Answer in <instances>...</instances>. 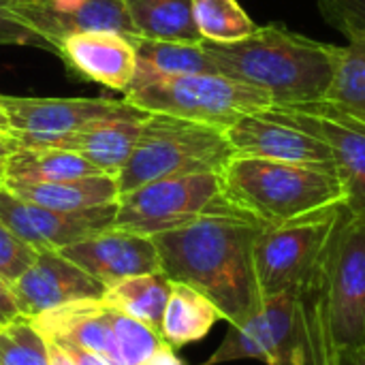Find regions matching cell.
Here are the masks:
<instances>
[{
    "label": "cell",
    "instance_id": "cell-1",
    "mask_svg": "<svg viewBox=\"0 0 365 365\" xmlns=\"http://www.w3.org/2000/svg\"><path fill=\"white\" fill-rule=\"evenodd\" d=\"M265 225L250 216H205L152 235L160 272L205 295L229 325L263 302L255 272V242Z\"/></svg>",
    "mask_w": 365,
    "mask_h": 365
},
{
    "label": "cell",
    "instance_id": "cell-2",
    "mask_svg": "<svg viewBox=\"0 0 365 365\" xmlns=\"http://www.w3.org/2000/svg\"><path fill=\"white\" fill-rule=\"evenodd\" d=\"M218 73L267 92L274 105L321 101L331 83L338 45L269 24L235 43L201 41Z\"/></svg>",
    "mask_w": 365,
    "mask_h": 365
},
{
    "label": "cell",
    "instance_id": "cell-3",
    "mask_svg": "<svg viewBox=\"0 0 365 365\" xmlns=\"http://www.w3.org/2000/svg\"><path fill=\"white\" fill-rule=\"evenodd\" d=\"M220 178L229 203L263 225L344 203V186L334 167L233 154Z\"/></svg>",
    "mask_w": 365,
    "mask_h": 365
},
{
    "label": "cell",
    "instance_id": "cell-4",
    "mask_svg": "<svg viewBox=\"0 0 365 365\" xmlns=\"http://www.w3.org/2000/svg\"><path fill=\"white\" fill-rule=\"evenodd\" d=\"M233 158L225 130L165 113H148L137 143L115 175L120 195L143 184L190 175L220 173Z\"/></svg>",
    "mask_w": 365,
    "mask_h": 365
},
{
    "label": "cell",
    "instance_id": "cell-5",
    "mask_svg": "<svg viewBox=\"0 0 365 365\" xmlns=\"http://www.w3.org/2000/svg\"><path fill=\"white\" fill-rule=\"evenodd\" d=\"M124 101L145 113H165L227 130L248 113L274 105L272 96L255 86L220 73L135 77Z\"/></svg>",
    "mask_w": 365,
    "mask_h": 365
},
{
    "label": "cell",
    "instance_id": "cell-6",
    "mask_svg": "<svg viewBox=\"0 0 365 365\" xmlns=\"http://www.w3.org/2000/svg\"><path fill=\"white\" fill-rule=\"evenodd\" d=\"M344 203L278 225H265L255 242V272L261 297L302 293L319 278Z\"/></svg>",
    "mask_w": 365,
    "mask_h": 365
},
{
    "label": "cell",
    "instance_id": "cell-7",
    "mask_svg": "<svg viewBox=\"0 0 365 365\" xmlns=\"http://www.w3.org/2000/svg\"><path fill=\"white\" fill-rule=\"evenodd\" d=\"M205 216H246L225 197L220 173L165 178L120 195L113 229L152 237Z\"/></svg>",
    "mask_w": 365,
    "mask_h": 365
},
{
    "label": "cell",
    "instance_id": "cell-8",
    "mask_svg": "<svg viewBox=\"0 0 365 365\" xmlns=\"http://www.w3.org/2000/svg\"><path fill=\"white\" fill-rule=\"evenodd\" d=\"M308 334L302 293L284 291L263 297L244 321L229 325L218 351L203 365L259 359L267 365H306Z\"/></svg>",
    "mask_w": 365,
    "mask_h": 365
},
{
    "label": "cell",
    "instance_id": "cell-9",
    "mask_svg": "<svg viewBox=\"0 0 365 365\" xmlns=\"http://www.w3.org/2000/svg\"><path fill=\"white\" fill-rule=\"evenodd\" d=\"M323 287L327 319L340 351L365 344V218L346 207L334 231L325 263Z\"/></svg>",
    "mask_w": 365,
    "mask_h": 365
},
{
    "label": "cell",
    "instance_id": "cell-10",
    "mask_svg": "<svg viewBox=\"0 0 365 365\" xmlns=\"http://www.w3.org/2000/svg\"><path fill=\"white\" fill-rule=\"evenodd\" d=\"M269 118L321 139L344 186V207L365 218V120L321 98L304 105H272Z\"/></svg>",
    "mask_w": 365,
    "mask_h": 365
},
{
    "label": "cell",
    "instance_id": "cell-11",
    "mask_svg": "<svg viewBox=\"0 0 365 365\" xmlns=\"http://www.w3.org/2000/svg\"><path fill=\"white\" fill-rule=\"evenodd\" d=\"M19 145L60 137L103 120H143L148 113L111 98H32L0 96Z\"/></svg>",
    "mask_w": 365,
    "mask_h": 365
},
{
    "label": "cell",
    "instance_id": "cell-12",
    "mask_svg": "<svg viewBox=\"0 0 365 365\" xmlns=\"http://www.w3.org/2000/svg\"><path fill=\"white\" fill-rule=\"evenodd\" d=\"M115 212L118 201L81 212H60L24 201L0 186V220L36 252H58L71 244L111 229Z\"/></svg>",
    "mask_w": 365,
    "mask_h": 365
},
{
    "label": "cell",
    "instance_id": "cell-13",
    "mask_svg": "<svg viewBox=\"0 0 365 365\" xmlns=\"http://www.w3.org/2000/svg\"><path fill=\"white\" fill-rule=\"evenodd\" d=\"M11 291L21 317L34 319L73 302L101 299L107 287L60 252L41 250L34 263L11 284Z\"/></svg>",
    "mask_w": 365,
    "mask_h": 365
},
{
    "label": "cell",
    "instance_id": "cell-14",
    "mask_svg": "<svg viewBox=\"0 0 365 365\" xmlns=\"http://www.w3.org/2000/svg\"><path fill=\"white\" fill-rule=\"evenodd\" d=\"M58 252L107 289L133 276L160 272V257L152 237L113 227Z\"/></svg>",
    "mask_w": 365,
    "mask_h": 365
},
{
    "label": "cell",
    "instance_id": "cell-15",
    "mask_svg": "<svg viewBox=\"0 0 365 365\" xmlns=\"http://www.w3.org/2000/svg\"><path fill=\"white\" fill-rule=\"evenodd\" d=\"M225 135L237 156L334 167L331 152L321 139L302 128L278 122L263 111L240 118L225 130Z\"/></svg>",
    "mask_w": 365,
    "mask_h": 365
},
{
    "label": "cell",
    "instance_id": "cell-16",
    "mask_svg": "<svg viewBox=\"0 0 365 365\" xmlns=\"http://www.w3.org/2000/svg\"><path fill=\"white\" fill-rule=\"evenodd\" d=\"M58 56L79 77L122 94L133 86L137 75L133 36L111 30L68 34L58 47Z\"/></svg>",
    "mask_w": 365,
    "mask_h": 365
},
{
    "label": "cell",
    "instance_id": "cell-17",
    "mask_svg": "<svg viewBox=\"0 0 365 365\" xmlns=\"http://www.w3.org/2000/svg\"><path fill=\"white\" fill-rule=\"evenodd\" d=\"M47 340L71 342L79 349L101 355L111 365H124L113 329L107 319V306L101 299H81L30 319Z\"/></svg>",
    "mask_w": 365,
    "mask_h": 365
},
{
    "label": "cell",
    "instance_id": "cell-18",
    "mask_svg": "<svg viewBox=\"0 0 365 365\" xmlns=\"http://www.w3.org/2000/svg\"><path fill=\"white\" fill-rule=\"evenodd\" d=\"M143 120H103L83 126L79 130L30 145H49V148L68 150L92 163L103 173L118 175L137 143Z\"/></svg>",
    "mask_w": 365,
    "mask_h": 365
},
{
    "label": "cell",
    "instance_id": "cell-19",
    "mask_svg": "<svg viewBox=\"0 0 365 365\" xmlns=\"http://www.w3.org/2000/svg\"><path fill=\"white\" fill-rule=\"evenodd\" d=\"M17 17L24 24H28L34 32H38L51 47V53L56 56L62 38L75 32L111 30L126 36H135V28L128 19L124 0H83L79 6L71 11H26Z\"/></svg>",
    "mask_w": 365,
    "mask_h": 365
},
{
    "label": "cell",
    "instance_id": "cell-20",
    "mask_svg": "<svg viewBox=\"0 0 365 365\" xmlns=\"http://www.w3.org/2000/svg\"><path fill=\"white\" fill-rule=\"evenodd\" d=\"M2 186L24 201L60 210V212H81V210L115 203L120 197L118 180L115 175L109 173L62 180V182H45V184L2 182Z\"/></svg>",
    "mask_w": 365,
    "mask_h": 365
},
{
    "label": "cell",
    "instance_id": "cell-21",
    "mask_svg": "<svg viewBox=\"0 0 365 365\" xmlns=\"http://www.w3.org/2000/svg\"><path fill=\"white\" fill-rule=\"evenodd\" d=\"M98 173L103 171L79 154L49 145H19L4 158V182L45 184Z\"/></svg>",
    "mask_w": 365,
    "mask_h": 365
},
{
    "label": "cell",
    "instance_id": "cell-22",
    "mask_svg": "<svg viewBox=\"0 0 365 365\" xmlns=\"http://www.w3.org/2000/svg\"><path fill=\"white\" fill-rule=\"evenodd\" d=\"M220 319V310L205 295L188 284L173 282L160 323V338L175 351L190 342L203 340Z\"/></svg>",
    "mask_w": 365,
    "mask_h": 365
},
{
    "label": "cell",
    "instance_id": "cell-23",
    "mask_svg": "<svg viewBox=\"0 0 365 365\" xmlns=\"http://www.w3.org/2000/svg\"><path fill=\"white\" fill-rule=\"evenodd\" d=\"M137 51L135 77H175L218 73L216 62L203 49V43H178L133 36Z\"/></svg>",
    "mask_w": 365,
    "mask_h": 365
},
{
    "label": "cell",
    "instance_id": "cell-24",
    "mask_svg": "<svg viewBox=\"0 0 365 365\" xmlns=\"http://www.w3.org/2000/svg\"><path fill=\"white\" fill-rule=\"evenodd\" d=\"M135 36L201 43L192 15V0H124Z\"/></svg>",
    "mask_w": 365,
    "mask_h": 365
},
{
    "label": "cell",
    "instance_id": "cell-25",
    "mask_svg": "<svg viewBox=\"0 0 365 365\" xmlns=\"http://www.w3.org/2000/svg\"><path fill=\"white\" fill-rule=\"evenodd\" d=\"M171 289L173 282L163 272H154L120 280L105 291L101 302L160 334V323L171 297Z\"/></svg>",
    "mask_w": 365,
    "mask_h": 365
},
{
    "label": "cell",
    "instance_id": "cell-26",
    "mask_svg": "<svg viewBox=\"0 0 365 365\" xmlns=\"http://www.w3.org/2000/svg\"><path fill=\"white\" fill-rule=\"evenodd\" d=\"M323 98L365 120V36L338 45L334 77Z\"/></svg>",
    "mask_w": 365,
    "mask_h": 365
},
{
    "label": "cell",
    "instance_id": "cell-27",
    "mask_svg": "<svg viewBox=\"0 0 365 365\" xmlns=\"http://www.w3.org/2000/svg\"><path fill=\"white\" fill-rule=\"evenodd\" d=\"M192 15L201 38L212 43H235L257 30L237 0H192Z\"/></svg>",
    "mask_w": 365,
    "mask_h": 365
},
{
    "label": "cell",
    "instance_id": "cell-28",
    "mask_svg": "<svg viewBox=\"0 0 365 365\" xmlns=\"http://www.w3.org/2000/svg\"><path fill=\"white\" fill-rule=\"evenodd\" d=\"M323 272V269H321ZM304 317H306V334H308V357L306 365H342L340 349L334 342L329 319H327V299L323 276L314 280L306 291H302Z\"/></svg>",
    "mask_w": 365,
    "mask_h": 365
},
{
    "label": "cell",
    "instance_id": "cell-29",
    "mask_svg": "<svg viewBox=\"0 0 365 365\" xmlns=\"http://www.w3.org/2000/svg\"><path fill=\"white\" fill-rule=\"evenodd\" d=\"M0 365H49L47 338L26 317L0 327Z\"/></svg>",
    "mask_w": 365,
    "mask_h": 365
},
{
    "label": "cell",
    "instance_id": "cell-30",
    "mask_svg": "<svg viewBox=\"0 0 365 365\" xmlns=\"http://www.w3.org/2000/svg\"><path fill=\"white\" fill-rule=\"evenodd\" d=\"M107 319L113 329V338L124 365H145L165 346L156 329L148 327L137 319L122 314L120 310L107 306Z\"/></svg>",
    "mask_w": 365,
    "mask_h": 365
},
{
    "label": "cell",
    "instance_id": "cell-31",
    "mask_svg": "<svg viewBox=\"0 0 365 365\" xmlns=\"http://www.w3.org/2000/svg\"><path fill=\"white\" fill-rule=\"evenodd\" d=\"M36 259V250L24 244L2 220H0V278L13 284Z\"/></svg>",
    "mask_w": 365,
    "mask_h": 365
},
{
    "label": "cell",
    "instance_id": "cell-32",
    "mask_svg": "<svg viewBox=\"0 0 365 365\" xmlns=\"http://www.w3.org/2000/svg\"><path fill=\"white\" fill-rule=\"evenodd\" d=\"M323 19L346 38L365 36V0H317Z\"/></svg>",
    "mask_w": 365,
    "mask_h": 365
},
{
    "label": "cell",
    "instance_id": "cell-33",
    "mask_svg": "<svg viewBox=\"0 0 365 365\" xmlns=\"http://www.w3.org/2000/svg\"><path fill=\"white\" fill-rule=\"evenodd\" d=\"M11 2L13 0H0V45H32L51 51L47 41L9 9Z\"/></svg>",
    "mask_w": 365,
    "mask_h": 365
},
{
    "label": "cell",
    "instance_id": "cell-34",
    "mask_svg": "<svg viewBox=\"0 0 365 365\" xmlns=\"http://www.w3.org/2000/svg\"><path fill=\"white\" fill-rule=\"evenodd\" d=\"M21 312L15 304V295L11 291V284H6L2 278H0V327L19 319Z\"/></svg>",
    "mask_w": 365,
    "mask_h": 365
},
{
    "label": "cell",
    "instance_id": "cell-35",
    "mask_svg": "<svg viewBox=\"0 0 365 365\" xmlns=\"http://www.w3.org/2000/svg\"><path fill=\"white\" fill-rule=\"evenodd\" d=\"M51 342H56V344L75 361V365H111L107 359H103L101 355L90 353V351H86V349H79V346H75V344H71V342H62V340H51Z\"/></svg>",
    "mask_w": 365,
    "mask_h": 365
},
{
    "label": "cell",
    "instance_id": "cell-36",
    "mask_svg": "<svg viewBox=\"0 0 365 365\" xmlns=\"http://www.w3.org/2000/svg\"><path fill=\"white\" fill-rule=\"evenodd\" d=\"M145 365H184V364L175 357L173 349L165 344V346H163V349H160V351H158V353H156V355H154V357H152V359H150Z\"/></svg>",
    "mask_w": 365,
    "mask_h": 365
},
{
    "label": "cell",
    "instance_id": "cell-37",
    "mask_svg": "<svg viewBox=\"0 0 365 365\" xmlns=\"http://www.w3.org/2000/svg\"><path fill=\"white\" fill-rule=\"evenodd\" d=\"M342 365H365V344L359 349H346L340 351Z\"/></svg>",
    "mask_w": 365,
    "mask_h": 365
},
{
    "label": "cell",
    "instance_id": "cell-38",
    "mask_svg": "<svg viewBox=\"0 0 365 365\" xmlns=\"http://www.w3.org/2000/svg\"><path fill=\"white\" fill-rule=\"evenodd\" d=\"M47 344H49V365H75V361L56 342L47 340Z\"/></svg>",
    "mask_w": 365,
    "mask_h": 365
},
{
    "label": "cell",
    "instance_id": "cell-39",
    "mask_svg": "<svg viewBox=\"0 0 365 365\" xmlns=\"http://www.w3.org/2000/svg\"><path fill=\"white\" fill-rule=\"evenodd\" d=\"M19 148V139L15 135H0V158H6Z\"/></svg>",
    "mask_w": 365,
    "mask_h": 365
},
{
    "label": "cell",
    "instance_id": "cell-40",
    "mask_svg": "<svg viewBox=\"0 0 365 365\" xmlns=\"http://www.w3.org/2000/svg\"><path fill=\"white\" fill-rule=\"evenodd\" d=\"M0 130L13 133V130H11V122H9V115H6V111H4V107H2V103H0Z\"/></svg>",
    "mask_w": 365,
    "mask_h": 365
},
{
    "label": "cell",
    "instance_id": "cell-41",
    "mask_svg": "<svg viewBox=\"0 0 365 365\" xmlns=\"http://www.w3.org/2000/svg\"><path fill=\"white\" fill-rule=\"evenodd\" d=\"M4 182V158H0V186Z\"/></svg>",
    "mask_w": 365,
    "mask_h": 365
},
{
    "label": "cell",
    "instance_id": "cell-42",
    "mask_svg": "<svg viewBox=\"0 0 365 365\" xmlns=\"http://www.w3.org/2000/svg\"><path fill=\"white\" fill-rule=\"evenodd\" d=\"M0 135H13V133H6V130H0Z\"/></svg>",
    "mask_w": 365,
    "mask_h": 365
}]
</instances>
